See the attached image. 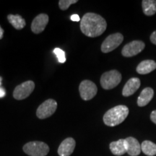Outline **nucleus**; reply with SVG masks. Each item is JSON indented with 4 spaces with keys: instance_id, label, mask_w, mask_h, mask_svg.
<instances>
[{
    "instance_id": "nucleus-18",
    "label": "nucleus",
    "mask_w": 156,
    "mask_h": 156,
    "mask_svg": "<svg viewBox=\"0 0 156 156\" xmlns=\"http://www.w3.org/2000/svg\"><path fill=\"white\" fill-rule=\"evenodd\" d=\"M142 10L144 14L152 16L156 12V1L155 0H143L142 2Z\"/></svg>"
},
{
    "instance_id": "nucleus-22",
    "label": "nucleus",
    "mask_w": 156,
    "mask_h": 156,
    "mask_svg": "<svg viewBox=\"0 0 156 156\" xmlns=\"http://www.w3.org/2000/svg\"><path fill=\"white\" fill-rule=\"evenodd\" d=\"M151 119L154 124H156V110L152 112L151 114Z\"/></svg>"
},
{
    "instance_id": "nucleus-20",
    "label": "nucleus",
    "mask_w": 156,
    "mask_h": 156,
    "mask_svg": "<svg viewBox=\"0 0 156 156\" xmlns=\"http://www.w3.org/2000/svg\"><path fill=\"white\" fill-rule=\"evenodd\" d=\"M77 0H60L58 2V6L62 10H66L69 7L70 5L77 2Z\"/></svg>"
},
{
    "instance_id": "nucleus-9",
    "label": "nucleus",
    "mask_w": 156,
    "mask_h": 156,
    "mask_svg": "<svg viewBox=\"0 0 156 156\" xmlns=\"http://www.w3.org/2000/svg\"><path fill=\"white\" fill-rule=\"evenodd\" d=\"M145 43L142 41H133L124 46L122 54L125 57H132L140 54L145 48Z\"/></svg>"
},
{
    "instance_id": "nucleus-12",
    "label": "nucleus",
    "mask_w": 156,
    "mask_h": 156,
    "mask_svg": "<svg viewBox=\"0 0 156 156\" xmlns=\"http://www.w3.org/2000/svg\"><path fill=\"white\" fill-rule=\"evenodd\" d=\"M126 153L130 156H137L141 153V145L136 138L129 136L125 139Z\"/></svg>"
},
{
    "instance_id": "nucleus-6",
    "label": "nucleus",
    "mask_w": 156,
    "mask_h": 156,
    "mask_svg": "<svg viewBox=\"0 0 156 156\" xmlns=\"http://www.w3.org/2000/svg\"><path fill=\"white\" fill-rule=\"evenodd\" d=\"M124 41V36L119 33H116L108 36L101 45V51L108 53L118 47Z\"/></svg>"
},
{
    "instance_id": "nucleus-13",
    "label": "nucleus",
    "mask_w": 156,
    "mask_h": 156,
    "mask_svg": "<svg viewBox=\"0 0 156 156\" xmlns=\"http://www.w3.org/2000/svg\"><path fill=\"white\" fill-rule=\"evenodd\" d=\"M140 84H141V83H140L139 78H130V79L126 82L124 88H123L122 95L125 97H128L133 95L134 93L140 88Z\"/></svg>"
},
{
    "instance_id": "nucleus-25",
    "label": "nucleus",
    "mask_w": 156,
    "mask_h": 156,
    "mask_svg": "<svg viewBox=\"0 0 156 156\" xmlns=\"http://www.w3.org/2000/svg\"><path fill=\"white\" fill-rule=\"evenodd\" d=\"M5 94H6L5 90L2 88V87H0V98L5 97Z\"/></svg>"
},
{
    "instance_id": "nucleus-8",
    "label": "nucleus",
    "mask_w": 156,
    "mask_h": 156,
    "mask_svg": "<svg viewBox=\"0 0 156 156\" xmlns=\"http://www.w3.org/2000/svg\"><path fill=\"white\" fill-rule=\"evenodd\" d=\"M35 88L34 82L28 80L17 85L13 92V97L16 100H23L33 93Z\"/></svg>"
},
{
    "instance_id": "nucleus-3",
    "label": "nucleus",
    "mask_w": 156,
    "mask_h": 156,
    "mask_svg": "<svg viewBox=\"0 0 156 156\" xmlns=\"http://www.w3.org/2000/svg\"><path fill=\"white\" fill-rule=\"evenodd\" d=\"M23 151L29 156H46L49 152V147L43 142H30L23 146Z\"/></svg>"
},
{
    "instance_id": "nucleus-4",
    "label": "nucleus",
    "mask_w": 156,
    "mask_h": 156,
    "mask_svg": "<svg viewBox=\"0 0 156 156\" xmlns=\"http://www.w3.org/2000/svg\"><path fill=\"white\" fill-rule=\"evenodd\" d=\"M122 80V75L117 70H111L103 73L101 77V85L103 89L111 90L116 87Z\"/></svg>"
},
{
    "instance_id": "nucleus-11",
    "label": "nucleus",
    "mask_w": 156,
    "mask_h": 156,
    "mask_svg": "<svg viewBox=\"0 0 156 156\" xmlns=\"http://www.w3.org/2000/svg\"><path fill=\"white\" fill-rule=\"evenodd\" d=\"M76 142L73 137H68L60 144L58 148V154L59 156H70L75 148Z\"/></svg>"
},
{
    "instance_id": "nucleus-2",
    "label": "nucleus",
    "mask_w": 156,
    "mask_h": 156,
    "mask_svg": "<svg viewBox=\"0 0 156 156\" xmlns=\"http://www.w3.org/2000/svg\"><path fill=\"white\" fill-rule=\"evenodd\" d=\"M129 114V108L124 105L109 109L103 116V122L106 126H115L122 124Z\"/></svg>"
},
{
    "instance_id": "nucleus-19",
    "label": "nucleus",
    "mask_w": 156,
    "mask_h": 156,
    "mask_svg": "<svg viewBox=\"0 0 156 156\" xmlns=\"http://www.w3.org/2000/svg\"><path fill=\"white\" fill-rule=\"evenodd\" d=\"M141 150L146 155L154 156L156 155V144L149 140H145L141 144Z\"/></svg>"
},
{
    "instance_id": "nucleus-1",
    "label": "nucleus",
    "mask_w": 156,
    "mask_h": 156,
    "mask_svg": "<svg viewBox=\"0 0 156 156\" xmlns=\"http://www.w3.org/2000/svg\"><path fill=\"white\" fill-rule=\"evenodd\" d=\"M106 28L107 23L105 19L95 13H86L80 20L82 33L90 38L102 35L106 30Z\"/></svg>"
},
{
    "instance_id": "nucleus-14",
    "label": "nucleus",
    "mask_w": 156,
    "mask_h": 156,
    "mask_svg": "<svg viewBox=\"0 0 156 156\" xmlns=\"http://www.w3.org/2000/svg\"><path fill=\"white\" fill-rule=\"evenodd\" d=\"M154 95V90L151 87H145L142 90L137 99V105L140 107H143L151 102Z\"/></svg>"
},
{
    "instance_id": "nucleus-5",
    "label": "nucleus",
    "mask_w": 156,
    "mask_h": 156,
    "mask_svg": "<svg viewBox=\"0 0 156 156\" xmlns=\"http://www.w3.org/2000/svg\"><path fill=\"white\" fill-rule=\"evenodd\" d=\"M57 108V103L54 99H48L39 106L36 111V116L40 119L50 117L54 114Z\"/></svg>"
},
{
    "instance_id": "nucleus-10",
    "label": "nucleus",
    "mask_w": 156,
    "mask_h": 156,
    "mask_svg": "<svg viewBox=\"0 0 156 156\" xmlns=\"http://www.w3.org/2000/svg\"><path fill=\"white\" fill-rule=\"evenodd\" d=\"M48 16L46 14H40L35 17L31 24V30L36 34H39L45 30L48 23Z\"/></svg>"
},
{
    "instance_id": "nucleus-7",
    "label": "nucleus",
    "mask_w": 156,
    "mask_h": 156,
    "mask_svg": "<svg viewBox=\"0 0 156 156\" xmlns=\"http://www.w3.org/2000/svg\"><path fill=\"white\" fill-rule=\"evenodd\" d=\"M79 91L83 100L89 101L96 95L98 88L96 85L93 82L85 80L80 85Z\"/></svg>"
},
{
    "instance_id": "nucleus-17",
    "label": "nucleus",
    "mask_w": 156,
    "mask_h": 156,
    "mask_svg": "<svg viewBox=\"0 0 156 156\" xmlns=\"http://www.w3.org/2000/svg\"><path fill=\"white\" fill-rule=\"evenodd\" d=\"M7 19L9 23L17 30H21L26 25L25 19L19 15H9Z\"/></svg>"
},
{
    "instance_id": "nucleus-27",
    "label": "nucleus",
    "mask_w": 156,
    "mask_h": 156,
    "mask_svg": "<svg viewBox=\"0 0 156 156\" xmlns=\"http://www.w3.org/2000/svg\"><path fill=\"white\" fill-rule=\"evenodd\" d=\"M2 77H0V86H1V84H2Z\"/></svg>"
},
{
    "instance_id": "nucleus-21",
    "label": "nucleus",
    "mask_w": 156,
    "mask_h": 156,
    "mask_svg": "<svg viewBox=\"0 0 156 156\" xmlns=\"http://www.w3.org/2000/svg\"><path fill=\"white\" fill-rule=\"evenodd\" d=\"M54 53L55 54L56 57L58 58V61L60 63H64L66 62L65 52L59 48H56L54 49Z\"/></svg>"
},
{
    "instance_id": "nucleus-15",
    "label": "nucleus",
    "mask_w": 156,
    "mask_h": 156,
    "mask_svg": "<svg viewBox=\"0 0 156 156\" xmlns=\"http://www.w3.org/2000/svg\"><path fill=\"white\" fill-rule=\"evenodd\" d=\"M156 69V62L153 60H144L136 67V73L140 75H147Z\"/></svg>"
},
{
    "instance_id": "nucleus-24",
    "label": "nucleus",
    "mask_w": 156,
    "mask_h": 156,
    "mask_svg": "<svg viewBox=\"0 0 156 156\" xmlns=\"http://www.w3.org/2000/svg\"><path fill=\"white\" fill-rule=\"evenodd\" d=\"M71 20L73 21H75V22H79L80 20V16L77 14H75V15H73L71 16Z\"/></svg>"
},
{
    "instance_id": "nucleus-16",
    "label": "nucleus",
    "mask_w": 156,
    "mask_h": 156,
    "mask_svg": "<svg viewBox=\"0 0 156 156\" xmlns=\"http://www.w3.org/2000/svg\"><path fill=\"white\" fill-rule=\"evenodd\" d=\"M109 147L114 155H123L126 153L125 139H120L117 141L111 142Z\"/></svg>"
},
{
    "instance_id": "nucleus-26",
    "label": "nucleus",
    "mask_w": 156,
    "mask_h": 156,
    "mask_svg": "<svg viewBox=\"0 0 156 156\" xmlns=\"http://www.w3.org/2000/svg\"><path fill=\"white\" fill-rule=\"evenodd\" d=\"M3 36H4V30L2 28V27L0 26V40L3 38Z\"/></svg>"
},
{
    "instance_id": "nucleus-23",
    "label": "nucleus",
    "mask_w": 156,
    "mask_h": 156,
    "mask_svg": "<svg viewBox=\"0 0 156 156\" xmlns=\"http://www.w3.org/2000/svg\"><path fill=\"white\" fill-rule=\"evenodd\" d=\"M151 41L153 44L156 45V30L154 31L151 36Z\"/></svg>"
}]
</instances>
